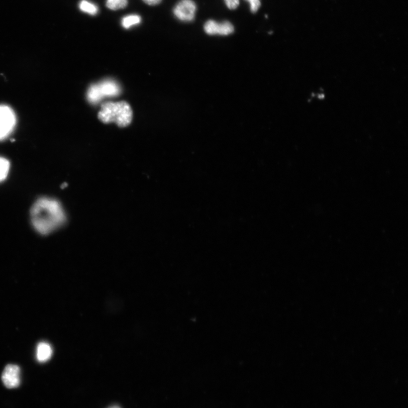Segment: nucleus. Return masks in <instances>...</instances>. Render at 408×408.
Returning <instances> with one entry per match:
<instances>
[{
  "label": "nucleus",
  "mask_w": 408,
  "mask_h": 408,
  "mask_svg": "<svg viewBox=\"0 0 408 408\" xmlns=\"http://www.w3.org/2000/svg\"><path fill=\"white\" fill-rule=\"evenodd\" d=\"M33 225L38 232L47 235L63 225L66 216L60 203L48 197L39 198L31 210Z\"/></svg>",
  "instance_id": "obj_1"
},
{
  "label": "nucleus",
  "mask_w": 408,
  "mask_h": 408,
  "mask_svg": "<svg viewBox=\"0 0 408 408\" xmlns=\"http://www.w3.org/2000/svg\"><path fill=\"white\" fill-rule=\"evenodd\" d=\"M97 117L105 124L115 123L124 128L132 122L133 112L131 106L126 101H108L101 106Z\"/></svg>",
  "instance_id": "obj_2"
},
{
  "label": "nucleus",
  "mask_w": 408,
  "mask_h": 408,
  "mask_svg": "<svg viewBox=\"0 0 408 408\" xmlns=\"http://www.w3.org/2000/svg\"><path fill=\"white\" fill-rule=\"evenodd\" d=\"M121 92V88L117 82L106 79L98 83L92 84L88 88L87 99L91 104H96L104 97L117 96Z\"/></svg>",
  "instance_id": "obj_3"
},
{
  "label": "nucleus",
  "mask_w": 408,
  "mask_h": 408,
  "mask_svg": "<svg viewBox=\"0 0 408 408\" xmlns=\"http://www.w3.org/2000/svg\"><path fill=\"white\" fill-rule=\"evenodd\" d=\"M197 6L192 0H181L173 11L177 19L183 22H191L194 19Z\"/></svg>",
  "instance_id": "obj_4"
},
{
  "label": "nucleus",
  "mask_w": 408,
  "mask_h": 408,
  "mask_svg": "<svg viewBox=\"0 0 408 408\" xmlns=\"http://www.w3.org/2000/svg\"><path fill=\"white\" fill-rule=\"evenodd\" d=\"M205 32L210 35H219L227 36L234 32V26L229 21L219 23L214 20L208 21L203 26Z\"/></svg>",
  "instance_id": "obj_5"
},
{
  "label": "nucleus",
  "mask_w": 408,
  "mask_h": 408,
  "mask_svg": "<svg viewBox=\"0 0 408 408\" xmlns=\"http://www.w3.org/2000/svg\"><path fill=\"white\" fill-rule=\"evenodd\" d=\"M20 372L19 366L10 364L6 367L2 375V380L7 388L12 389L19 386Z\"/></svg>",
  "instance_id": "obj_6"
},
{
  "label": "nucleus",
  "mask_w": 408,
  "mask_h": 408,
  "mask_svg": "<svg viewBox=\"0 0 408 408\" xmlns=\"http://www.w3.org/2000/svg\"><path fill=\"white\" fill-rule=\"evenodd\" d=\"M16 123L14 112L7 106H0V126L12 131Z\"/></svg>",
  "instance_id": "obj_7"
},
{
  "label": "nucleus",
  "mask_w": 408,
  "mask_h": 408,
  "mask_svg": "<svg viewBox=\"0 0 408 408\" xmlns=\"http://www.w3.org/2000/svg\"><path fill=\"white\" fill-rule=\"evenodd\" d=\"M52 355V349L50 344L42 342L38 345L37 349V358L40 362H45L51 358Z\"/></svg>",
  "instance_id": "obj_8"
},
{
  "label": "nucleus",
  "mask_w": 408,
  "mask_h": 408,
  "mask_svg": "<svg viewBox=\"0 0 408 408\" xmlns=\"http://www.w3.org/2000/svg\"><path fill=\"white\" fill-rule=\"evenodd\" d=\"M78 7L81 11L91 16H95L99 12L98 7L87 0H81L79 3Z\"/></svg>",
  "instance_id": "obj_9"
},
{
  "label": "nucleus",
  "mask_w": 408,
  "mask_h": 408,
  "mask_svg": "<svg viewBox=\"0 0 408 408\" xmlns=\"http://www.w3.org/2000/svg\"><path fill=\"white\" fill-rule=\"evenodd\" d=\"M141 22V17L137 15H128L123 18L122 25L124 29H129L132 26L139 25Z\"/></svg>",
  "instance_id": "obj_10"
},
{
  "label": "nucleus",
  "mask_w": 408,
  "mask_h": 408,
  "mask_svg": "<svg viewBox=\"0 0 408 408\" xmlns=\"http://www.w3.org/2000/svg\"><path fill=\"white\" fill-rule=\"evenodd\" d=\"M128 5V0H107L106 7L109 10L117 11L125 8Z\"/></svg>",
  "instance_id": "obj_11"
},
{
  "label": "nucleus",
  "mask_w": 408,
  "mask_h": 408,
  "mask_svg": "<svg viewBox=\"0 0 408 408\" xmlns=\"http://www.w3.org/2000/svg\"><path fill=\"white\" fill-rule=\"evenodd\" d=\"M10 169V162L7 159L0 157V182L7 178Z\"/></svg>",
  "instance_id": "obj_12"
},
{
  "label": "nucleus",
  "mask_w": 408,
  "mask_h": 408,
  "mask_svg": "<svg viewBox=\"0 0 408 408\" xmlns=\"http://www.w3.org/2000/svg\"><path fill=\"white\" fill-rule=\"evenodd\" d=\"M246 1L249 3L252 13H255L258 11L261 6L260 0H246Z\"/></svg>",
  "instance_id": "obj_13"
},
{
  "label": "nucleus",
  "mask_w": 408,
  "mask_h": 408,
  "mask_svg": "<svg viewBox=\"0 0 408 408\" xmlns=\"http://www.w3.org/2000/svg\"><path fill=\"white\" fill-rule=\"evenodd\" d=\"M225 2L226 6L231 10H236L239 5V0H225Z\"/></svg>",
  "instance_id": "obj_14"
},
{
  "label": "nucleus",
  "mask_w": 408,
  "mask_h": 408,
  "mask_svg": "<svg viewBox=\"0 0 408 408\" xmlns=\"http://www.w3.org/2000/svg\"><path fill=\"white\" fill-rule=\"evenodd\" d=\"M12 132L0 126V140L5 139Z\"/></svg>",
  "instance_id": "obj_15"
},
{
  "label": "nucleus",
  "mask_w": 408,
  "mask_h": 408,
  "mask_svg": "<svg viewBox=\"0 0 408 408\" xmlns=\"http://www.w3.org/2000/svg\"><path fill=\"white\" fill-rule=\"evenodd\" d=\"M143 2L149 6H157L160 4L162 0H143Z\"/></svg>",
  "instance_id": "obj_16"
},
{
  "label": "nucleus",
  "mask_w": 408,
  "mask_h": 408,
  "mask_svg": "<svg viewBox=\"0 0 408 408\" xmlns=\"http://www.w3.org/2000/svg\"><path fill=\"white\" fill-rule=\"evenodd\" d=\"M109 408H121V407H120V406H118V405H113V406H110V407H109Z\"/></svg>",
  "instance_id": "obj_17"
}]
</instances>
